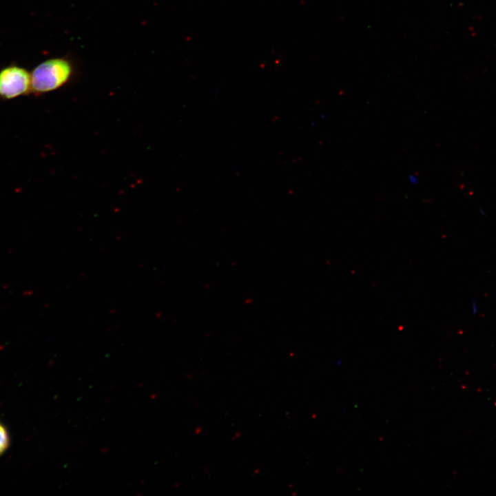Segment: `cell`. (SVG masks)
Wrapping results in <instances>:
<instances>
[{"label": "cell", "mask_w": 496, "mask_h": 496, "mask_svg": "<svg viewBox=\"0 0 496 496\" xmlns=\"http://www.w3.org/2000/svg\"><path fill=\"white\" fill-rule=\"evenodd\" d=\"M73 73V65L65 57L45 60L30 73L32 93L40 95L61 88L70 81Z\"/></svg>", "instance_id": "6da1fadb"}, {"label": "cell", "mask_w": 496, "mask_h": 496, "mask_svg": "<svg viewBox=\"0 0 496 496\" xmlns=\"http://www.w3.org/2000/svg\"><path fill=\"white\" fill-rule=\"evenodd\" d=\"M30 93L31 74L25 68L10 65L0 70V99L10 100Z\"/></svg>", "instance_id": "7a4b0ae2"}, {"label": "cell", "mask_w": 496, "mask_h": 496, "mask_svg": "<svg viewBox=\"0 0 496 496\" xmlns=\"http://www.w3.org/2000/svg\"><path fill=\"white\" fill-rule=\"evenodd\" d=\"M9 437L5 427L0 424V455L7 448Z\"/></svg>", "instance_id": "3957f363"}]
</instances>
